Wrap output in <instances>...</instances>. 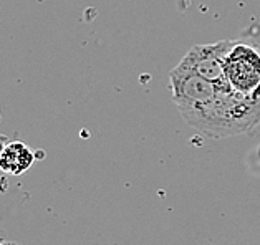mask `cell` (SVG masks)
<instances>
[{
    "mask_svg": "<svg viewBox=\"0 0 260 245\" xmlns=\"http://www.w3.org/2000/svg\"><path fill=\"white\" fill-rule=\"evenodd\" d=\"M189 126L211 137H227L250 131L260 123V101L240 95L224 80L207 101L181 111Z\"/></svg>",
    "mask_w": 260,
    "mask_h": 245,
    "instance_id": "obj_1",
    "label": "cell"
},
{
    "mask_svg": "<svg viewBox=\"0 0 260 245\" xmlns=\"http://www.w3.org/2000/svg\"><path fill=\"white\" fill-rule=\"evenodd\" d=\"M0 123H2V116H0Z\"/></svg>",
    "mask_w": 260,
    "mask_h": 245,
    "instance_id": "obj_7",
    "label": "cell"
},
{
    "mask_svg": "<svg viewBox=\"0 0 260 245\" xmlns=\"http://www.w3.org/2000/svg\"><path fill=\"white\" fill-rule=\"evenodd\" d=\"M232 43L234 40H222L215 43L194 45L182 56L179 63L201 75L202 78L212 81V83H222L225 80L224 60Z\"/></svg>",
    "mask_w": 260,
    "mask_h": 245,
    "instance_id": "obj_4",
    "label": "cell"
},
{
    "mask_svg": "<svg viewBox=\"0 0 260 245\" xmlns=\"http://www.w3.org/2000/svg\"><path fill=\"white\" fill-rule=\"evenodd\" d=\"M169 85L173 99L181 113L211 99L217 93L220 83H212L179 63L169 75Z\"/></svg>",
    "mask_w": 260,
    "mask_h": 245,
    "instance_id": "obj_3",
    "label": "cell"
},
{
    "mask_svg": "<svg viewBox=\"0 0 260 245\" xmlns=\"http://www.w3.org/2000/svg\"><path fill=\"white\" fill-rule=\"evenodd\" d=\"M0 245H4V243H2V242H0Z\"/></svg>",
    "mask_w": 260,
    "mask_h": 245,
    "instance_id": "obj_8",
    "label": "cell"
},
{
    "mask_svg": "<svg viewBox=\"0 0 260 245\" xmlns=\"http://www.w3.org/2000/svg\"><path fill=\"white\" fill-rule=\"evenodd\" d=\"M9 143H10L9 136H4V134H0V153H2V151H4V148L7 146Z\"/></svg>",
    "mask_w": 260,
    "mask_h": 245,
    "instance_id": "obj_6",
    "label": "cell"
},
{
    "mask_svg": "<svg viewBox=\"0 0 260 245\" xmlns=\"http://www.w3.org/2000/svg\"><path fill=\"white\" fill-rule=\"evenodd\" d=\"M224 75L240 95L260 101V48L234 42L224 60Z\"/></svg>",
    "mask_w": 260,
    "mask_h": 245,
    "instance_id": "obj_2",
    "label": "cell"
},
{
    "mask_svg": "<svg viewBox=\"0 0 260 245\" xmlns=\"http://www.w3.org/2000/svg\"><path fill=\"white\" fill-rule=\"evenodd\" d=\"M35 164V153L22 141H10L0 153V171L22 176Z\"/></svg>",
    "mask_w": 260,
    "mask_h": 245,
    "instance_id": "obj_5",
    "label": "cell"
}]
</instances>
